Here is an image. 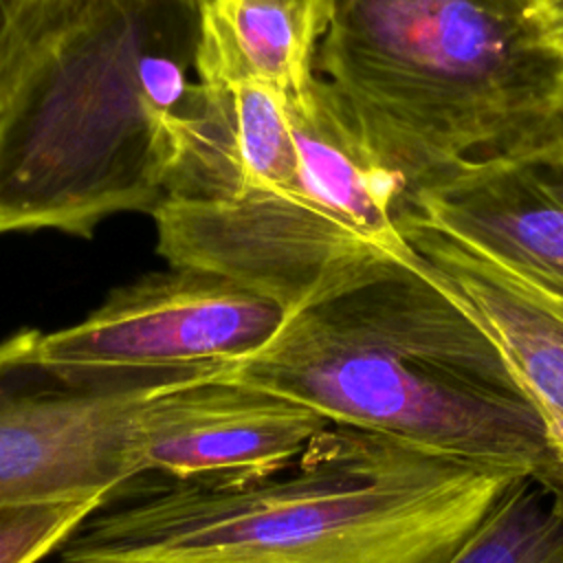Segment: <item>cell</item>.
<instances>
[{"mask_svg":"<svg viewBox=\"0 0 563 563\" xmlns=\"http://www.w3.org/2000/svg\"><path fill=\"white\" fill-rule=\"evenodd\" d=\"M303 20H306V26H308V33L317 46L323 29H325V22H328V15H330V9H332V2L334 0H292Z\"/></svg>","mask_w":563,"mask_h":563,"instance_id":"d6986e66","label":"cell"},{"mask_svg":"<svg viewBox=\"0 0 563 563\" xmlns=\"http://www.w3.org/2000/svg\"><path fill=\"white\" fill-rule=\"evenodd\" d=\"M526 477L328 424L249 482L139 473L62 563H455Z\"/></svg>","mask_w":563,"mask_h":563,"instance_id":"6da1fadb","label":"cell"},{"mask_svg":"<svg viewBox=\"0 0 563 563\" xmlns=\"http://www.w3.org/2000/svg\"><path fill=\"white\" fill-rule=\"evenodd\" d=\"M101 504L99 499H70L0 508V563L40 561Z\"/></svg>","mask_w":563,"mask_h":563,"instance_id":"5bb4252c","label":"cell"},{"mask_svg":"<svg viewBox=\"0 0 563 563\" xmlns=\"http://www.w3.org/2000/svg\"><path fill=\"white\" fill-rule=\"evenodd\" d=\"M532 482L543 490L550 506L563 521V460H548L545 466L532 477Z\"/></svg>","mask_w":563,"mask_h":563,"instance_id":"ac0fdd59","label":"cell"},{"mask_svg":"<svg viewBox=\"0 0 563 563\" xmlns=\"http://www.w3.org/2000/svg\"><path fill=\"white\" fill-rule=\"evenodd\" d=\"M530 2H332L312 75L402 209L468 161L530 158L552 136L563 81Z\"/></svg>","mask_w":563,"mask_h":563,"instance_id":"277c9868","label":"cell"},{"mask_svg":"<svg viewBox=\"0 0 563 563\" xmlns=\"http://www.w3.org/2000/svg\"><path fill=\"white\" fill-rule=\"evenodd\" d=\"M196 84V97L174 130L165 198H238L299 178L277 90L260 81Z\"/></svg>","mask_w":563,"mask_h":563,"instance_id":"30bf717a","label":"cell"},{"mask_svg":"<svg viewBox=\"0 0 563 563\" xmlns=\"http://www.w3.org/2000/svg\"><path fill=\"white\" fill-rule=\"evenodd\" d=\"M40 332L0 343V508L108 501L143 473L139 411L165 380L200 369L51 363Z\"/></svg>","mask_w":563,"mask_h":563,"instance_id":"5b68a950","label":"cell"},{"mask_svg":"<svg viewBox=\"0 0 563 563\" xmlns=\"http://www.w3.org/2000/svg\"><path fill=\"white\" fill-rule=\"evenodd\" d=\"M455 563H563V521L543 490L526 477Z\"/></svg>","mask_w":563,"mask_h":563,"instance_id":"4fadbf2b","label":"cell"},{"mask_svg":"<svg viewBox=\"0 0 563 563\" xmlns=\"http://www.w3.org/2000/svg\"><path fill=\"white\" fill-rule=\"evenodd\" d=\"M191 0H55L0 75V233L90 238L165 198L198 84Z\"/></svg>","mask_w":563,"mask_h":563,"instance_id":"7a4b0ae2","label":"cell"},{"mask_svg":"<svg viewBox=\"0 0 563 563\" xmlns=\"http://www.w3.org/2000/svg\"><path fill=\"white\" fill-rule=\"evenodd\" d=\"M191 2H194V4H196V7H200V4H205V2H207V0H191Z\"/></svg>","mask_w":563,"mask_h":563,"instance_id":"ffe728a7","label":"cell"},{"mask_svg":"<svg viewBox=\"0 0 563 563\" xmlns=\"http://www.w3.org/2000/svg\"><path fill=\"white\" fill-rule=\"evenodd\" d=\"M405 209L563 290V202L532 161H468Z\"/></svg>","mask_w":563,"mask_h":563,"instance_id":"8fae6325","label":"cell"},{"mask_svg":"<svg viewBox=\"0 0 563 563\" xmlns=\"http://www.w3.org/2000/svg\"><path fill=\"white\" fill-rule=\"evenodd\" d=\"M286 310L227 277L174 268L114 288L84 321L42 334L40 354L92 369H224L257 352Z\"/></svg>","mask_w":563,"mask_h":563,"instance_id":"52a82bcc","label":"cell"},{"mask_svg":"<svg viewBox=\"0 0 563 563\" xmlns=\"http://www.w3.org/2000/svg\"><path fill=\"white\" fill-rule=\"evenodd\" d=\"M152 218L169 266L227 277L286 312L367 260L391 255L301 172L288 185L238 198H165Z\"/></svg>","mask_w":563,"mask_h":563,"instance_id":"8992f818","label":"cell"},{"mask_svg":"<svg viewBox=\"0 0 563 563\" xmlns=\"http://www.w3.org/2000/svg\"><path fill=\"white\" fill-rule=\"evenodd\" d=\"M411 255L334 279L224 372L328 424L532 479L550 460L541 413L493 339Z\"/></svg>","mask_w":563,"mask_h":563,"instance_id":"3957f363","label":"cell"},{"mask_svg":"<svg viewBox=\"0 0 563 563\" xmlns=\"http://www.w3.org/2000/svg\"><path fill=\"white\" fill-rule=\"evenodd\" d=\"M530 20L534 22L543 46L554 57L563 81V0H532Z\"/></svg>","mask_w":563,"mask_h":563,"instance_id":"2e32d148","label":"cell"},{"mask_svg":"<svg viewBox=\"0 0 563 563\" xmlns=\"http://www.w3.org/2000/svg\"><path fill=\"white\" fill-rule=\"evenodd\" d=\"M314 42L292 0H207L200 4L196 79L260 81L282 97L314 79Z\"/></svg>","mask_w":563,"mask_h":563,"instance_id":"7c38bea8","label":"cell"},{"mask_svg":"<svg viewBox=\"0 0 563 563\" xmlns=\"http://www.w3.org/2000/svg\"><path fill=\"white\" fill-rule=\"evenodd\" d=\"M55 0H0V75Z\"/></svg>","mask_w":563,"mask_h":563,"instance_id":"9a60e30c","label":"cell"},{"mask_svg":"<svg viewBox=\"0 0 563 563\" xmlns=\"http://www.w3.org/2000/svg\"><path fill=\"white\" fill-rule=\"evenodd\" d=\"M528 161H532L545 174L550 187L563 202V114L552 136Z\"/></svg>","mask_w":563,"mask_h":563,"instance_id":"e0dca14e","label":"cell"},{"mask_svg":"<svg viewBox=\"0 0 563 563\" xmlns=\"http://www.w3.org/2000/svg\"><path fill=\"white\" fill-rule=\"evenodd\" d=\"M396 227L416 266L493 339L543 418L550 457L563 460V290L411 209Z\"/></svg>","mask_w":563,"mask_h":563,"instance_id":"9c48e42d","label":"cell"},{"mask_svg":"<svg viewBox=\"0 0 563 563\" xmlns=\"http://www.w3.org/2000/svg\"><path fill=\"white\" fill-rule=\"evenodd\" d=\"M328 427L314 409L224 369L161 383L139 411L143 471L249 482L290 466Z\"/></svg>","mask_w":563,"mask_h":563,"instance_id":"ba28073f","label":"cell"}]
</instances>
